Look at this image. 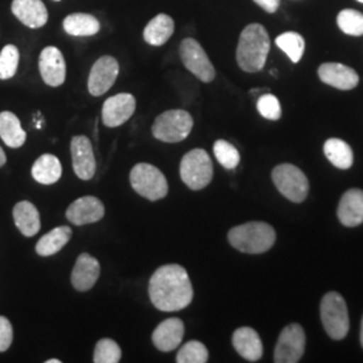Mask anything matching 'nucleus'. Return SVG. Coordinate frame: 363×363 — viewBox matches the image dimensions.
Returning a JSON list of instances; mask_svg holds the SVG:
<instances>
[{
	"label": "nucleus",
	"instance_id": "f257e3e1",
	"mask_svg": "<svg viewBox=\"0 0 363 363\" xmlns=\"http://www.w3.org/2000/svg\"><path fill=\"white\" fill-rule=\"evenodd\" d=\"M152 304L159 311H181L191 304L194 291L187 271L178 264L157 268L148 286Z\"/></svg>",
	"mask_w": 363,
	"mask_h": 363
},
{
	"label": "nucleus",
	"instance_id": "f03ea898",
	"mask_svg": "<svg viewBox=\"0 0 363 363\" xmlns=\"http://www.w3.org/2000/svg\"><path fill=\"white\" fill-rule=\"evenodd\" d=\"M271 50V39L265 27L252 23L240 35L237 46V62L247 73L259 72L267 62Z\"/></svg>",
	"mask_w": 363,
	"mask_h": 363
},
{
	"label": "nucleus",
	"instance_id": "7ed1b4c3",
	"mask_svg": "<svg viewBox=\"0 0 363 363\" xmlns=\"http://www.w3.org/2000/svg\"><path fill=\"white\" fill-rule=\"evenodd\" d=\"M230 245L247 255L268 252L276 242V232L267 222H247L230 229L228 234Z\"/></svg>",
	"mask_w": 363,
	"mask_h": 363
},
{
	"label": "nucleus",
	"instance_id": "20e7f679",
	"mask_svg": "<svg viewBox=\"0 0 363 363\" xmlns=\"http://www.w3.org/2000/svg\"><path fill=\"white\" fill-rule=\"evenodd\" d=\"M193 125L194 120L187 111L171 109L156 117L152 135L164 143H179L190 135Z\"/></svg>",
	"mask_w": 363,
	"mask_h": 363
},
{
	"label": "nucleus",
	"instance_id": "39448f33",
	"mask_svg": "<svg viewBox=\"0 0 363 363\" xmlns=\"http://www.w3.org/2000/svg\"><path fill=\"white\" fill-rule=\"evenodd\" d=\"M320 318L328 337L340 340L349 334L350 319L347 306L345 298L337 292H328L322 298Z\"/></svg>",
	"mask_w": 363,
	"mask_h": 363
},
{
	"label": "nucleus",
	"instance_id": "423d86ee",
	"mask_svg": "<svg viewBox=\"0 0 363 363\" xmlns=\"http://www.w3.org/2000/svg\"><path fill=\"white\" fill-rule=\"evenodd\" d=\"M130 181L132 189L150 201H159L169 194L166 177L150 163H139L130 169Z\"/></svg>",
	"mask_w": 363,
	"mask_h": 363
},
{
	"label": "nucleus",
	"instance_id": "0eeeda50",
	"mask_svg": "<svg viewBox=\"0 0 363 363\" xmlns=\"http://www.w3.org/2000/svg\"><path fill=\"white\" fill-rule=\"evenodd\" d=\"M179 172L182 181L189 189L202 190L213 181V162L205 150L195 148L183 156Z\"/></svg>",
	"mask_w": 363,
	"mask_h": 363
},
{
	"label": "nucleus",
	"instance_id": "6e6552de",
	"mask_svg": "<svg viewBox=\"0 0 363 363\" xmlns=\"http://www.w3.org/2000/svg\"><path fill=\"white\" fill-rule=\"evenodd\" d=\"M272 179L276 189L291 202L300 203L308 195L310 183L306 174L291 163H283L274 167Z\"/></svg>",
	"mask_w": 363,
	"mask_h": 363
},
{
	"label": "nucleus",
	"instance_id": "1a4fd4ad",
	"mask_svg": "<svg viewBox=\"0 0 363 363\" xmlns=\"http://www.w3.org/2000/svg\"><path fill=\"white\" fill-rule=\"evenodd\" d=\"M179 54L184 67L198 79L202 82H211L216 78V69L198 40L193 38L183 39Z\"/></svg>",
	"mask_w": 363,
	"mask_h": 363
},
{
	"label": "nucleus",
	"instance_id": "9d476101",
	"mask_svg": "<svg viewBox=\"0 0 363 363\" xmlns=\"http://www.w3.org/2000/svg\"><path fill=\"white\" fill-rule=\"evenodd\" d=\"M306 350V333L298 323L286 325L274 347V362L298 363Z\"/></svg>",
	"mask_w": 363,
	"mask_h": 363
},
{
	"label": "nucleus",
	"instance_id": "9b49d317",
	"mask_svg": "<svg viewBox=\"0 0 363 363\" xmlns=\"http://www.w3.org/2000/svg\"><path fill=\"white\" fill-rule=\"evenodd\" d=\"M118 62L111 55L99 58L91 66V74L88 79V89L91 96L99 97L109 91L116 82L118 76Z\"/></svg>",
	"mask_w": 363,
	"mask_h": 363
},
{
	"label": "nucleus",
	"instance_id": "f8f14e48",
	"mask_svg": "<svg viewBox=\"0 0 363 363\" xmlns=\"http://www.w3.org/2000/svg\"><path fill=\"white\" fill-rule=\"evenodd\" d=\"M136 109V100L130 93H118L109 97L101 111L103 123L109 128H116L130 120Z\"/></svg>",
	"mask_w": 363,
	"mask_h": 363
},
{
	"label": "nucleus",
	"instance_id": "ddd939ff",
	"mask_svg": "<svg viewBox=\"0 0 363 363\" xmlns=\"http://www.w3.org/2000/svg\"><path fill=\"white\" fill-rule=\"evenodd\" d=\"M73 169L79 179L91 181L96 174V157L89 138L78 135L70 143Z\"/></svg>",
	"mask_w": 363,
	"mask_h": 363
},
{
	"label": "nucleus",
	"instance_id": "4468645a",
	"mask_svg": "<svg viewBox=\"0 0 363 363\" xmlns=\"http://www.w3.org/2000/svg\"><path fill=\"white\" fill-rule=\"evenodd\" d=\"M39 72L45 84L57 88L66 79V62L60 49L54 46L45 48L39 55Z\"/></svg>",
	"mask_w": 363,
	"mask_h": 363
},
{
	"label": "nucleus",
	"instance_id": "2eb2a0df",
	"mask_svg": "<svg viewBox=\"0 0 363 363\" xmlns=\"http://www.w3.org/2000/svg\"><path fill=\"white\" fill-rule=\"evenodd\" d=\"M105 208L103 202L91 195L81 196L76 199L67 210L66 218L76 226H84L103 220Z\"/></svg>",
	"mask_w": 363,
	"mask_h": 363
},
{
	"label": "nucleus",
	"instance_id": "dca6fc26",
	"mask_svg": "<svg viewBox=\"0 0 363 363\" xmlns=\"http://www.w3.org/2000/svg\"><path fill=\"white\" fill-rule=\"evenodd\" d=\"M318 74L322 82L339 91H351L359 82V76L352 67L337 62H327L319 66Z\"/></svg>",
	"mask_w": 363,
	"mask_h": 363
},
{
	"label": "nucleus",
	"instance_id": "f3484780",
	"mask_svg": "<svg viewBox=\"0 0 363 363\" xmlns=\"http://www.w3.org/2000/svg\"><path fill=\"white\" fill-rule=\"evenodd\" d=\"M100 272L101 267L97 259L88 253H81L72 272V284L79 292H86L96 286Z\"/></svg>",
	"mask_w": 363,
	"mask_h": 363
},
{
	"label": "nucleus",
	"instance_id": "a211bd4d",
	"mask_svg": "<svg viewBox=\"0 0 363 363\" xmlns=\"http://www.w3.org/2000/svg\"><path fill=\"white\" fill-rule=\"evenodd\" d=\"M337 218L347 228L363 223V190L351 189L343 194L337 206Z\"/></svg>",
	"mask_w": 363,
	"mask_h": 363
},
{
	"label": "nucleus",
	"instance_id": "6ab92c4d",
	"mask_svg": "<svg viewBox=\"0 0 363 363\" xmlns=\"http://www.w3.org/2000/svg\"><path fill=\"white\" fill-rule=\"evenodd\" d=\"M184 335V325L179 318H169L157 325L152 334V342L160 351L175 350L181 346Z\"/></svg>",
	"mask_w": 363,
	"mask_h": 363
},
{
	"label": "nucleus",
	"instance_id": "aec40b11",
	"mask_svg": "<svg viewBox=\"0 0 363 363\" xmlns=\"http://www.w3.org/2000/svg\"><path fill=\"white\" fill-rule=\"evenodd\" d=\"M11 10L13 15L30 28H40L49 19L48 9L42 0H13Z\"/></svg>",
	"mask_w": 363,
	"mask_h": 363
},
{
	"label": "nucleus",
	"instance_id": "412c9836",
	"mask_svg": "<svg viewBox=\"0 0 363 363\" xmlns=\"http://www.w3.org/2000/svg\"><path fill=\"white\" fill-rule=\"evenodd\" d=\"M234 349L235 351L249 362H257L262 357L264 347L259 335L256 330L250 327H241L234 331L233 337Z\"/></svg>",
	"mask_w": 363,
	"mask_h": 363
},
{
	"label": "nucleus",
	"instance_id": "4be33fe9",
	"mask_svg": "<svg viewBox=\"0 0 363 363\" xmlns=\"http://www.w3.org/2000/svg\"><path fill=\"white\" fill-rule=\"evenodd\" d=\"M13 222L21 233L26 237H33L40 230V218L38 208L31 202L22 201L15 205L13 211Z\"/></svg>",
	"mask_w": 363,
	"mask_h": 363
},
{
	"label": "nucleus",
	"instance_id": "5701e85b",
	"mask_svg": "<svg viewBox=\"0 0 363 363\" xmlns=\"http://www.w3.org/2000/svg\"><path fill=\"white\" fill-rule=\"evenodd\" d=\"M31 174L33 178L40 184H54L62 177V164L57 156L43 154L35 160Z\"/></svg>",
	"mask_w": 363,
	"mask_h": 363
},
{
	"label": "nucleus",
	"instance_id": "b1692460",
	"mask_svg": "<svg viewBox=\"0 0 363 363\" xmlns=\"http://www.w3.org/2000/svg\"><path fill=\"white\" fill-rule=\"evenodd\" d=\"M174 30L172 18L166 13H159L144 28V40L151 46H162L171 38Z\"/></svg>",
	"mask_w": 363,
	"mask_h": 363
},
{
	"label": "nucleus",
	"instance_id": "393cba45",
	"mask_svg": "<svg viewBox=\"0 0 363 363\" xmlns=\"http://www.w3.org/2000/svg\"><path fill=\"white\" fill-rule=\"evenodd\" d=\"M0 138L10 148H19L26 142V132L13 112L4 111L0 113Z\"/></svg>",
	"mask_w": 363,
	"mask_h": 363
},
{
	"label": "nucleus",
	"instance_id": "a878e982",
	"mask_svg": "<svg viewBox=\"0 0 363 363\" xmlns=\"http://www.w3.org/2000/svg\"><path fill=\"white\" fill-rule=\"evenodd\" d=\"M64 30L73 37H91L100 31V22L91 13H70L64 19Z\"/></svg>",
	"mask_w": 363,
	"mask_h": 363
},
{
	"label": "nucleus",
	"instance_id": "bb28decb",
	"mask_svg": "<svg viewBox=\"0 0 363 363\" xmlns=\"http://www.w3.org/2000/svg\"><path fill=\"white\" fill-rule=\"evenodd\" d=\"M72 238V229L69 226H58L54 228L52 232L45 234L38 242L35 250L39 256L49 257L58 253Z\"/></svg>",
	"mask_w": 363,
	"mask_h": 363
},
{
	"label": "nucleus",
	"instance_id": "cd10ccee",
	"mask_svg": "<svg viewBox=\"0 0 363 363\" xmlns=\"http://www.w3.org/2000/svg\"><path fill=\"white\" fill-rule=\"evenodd\" d=\"M325 155L337 169H350L354 154L350 145L340 139H328L325 143Z\"/></svg>",
	"mask_w": 363,
	"mask_h": 363
},
{
	"label": "nucleus",
	"instance_id": "c85d7f7f",
	"mask_svg": "<svg viewBox=\"0 0 363 363\" xmlns=\"http://www.w3.org/2000/svg\"><path fill=\"white\" fill-rule=\"evenodd\" d=\"M276 45H277V48H280L283 52H286L294 64H298V61L301 60V57L304 54V49H306L304 38L295 31H286V33L280 34L276 38Z\"/></svg>",
	"mask_w": 363,
	"mask_h": 363
},
{
	"label": "nucleus",
	"instance_id": "c756f323",
	"mask_svg": "<svg viewBox=\"0 0 363 363\" xmlns=\"http://www.w3.org/2000/svg\"><path fill=\"white\" fill-rule=\"evenodd\" d=\"M121 359V349L113 339L103 337L97 342L93 354L94 363H117Z\"/></svg>",
	"mask_w": 363,
	"mask_h": 363
},
{
	"label": "nucleus",
	"instance_id": "7c9ffc66",
	"mask_svg": "<svg viewBox=\"0 0 363 363\" xmlns=\"http://www.w3.org/2000/svg\"><path fill=\"white\" fill-rule=\"evenodd\" d=\"M208 361V349L202 342L198 340H190L183 345L177 355L178 363H206Z\"/></svg>",
	"mask_w": 363,
	"mask_h": 363
},
{
	"label": "nucleus",
	"instance_id": "2f4dec72",
	"mask_svg": "<svg viewBox=\"0 0 363 363\" xmlns=\"http://www.w3.org/2000/svg\"><path fill=\"white\" fill-rule=\"evenodd\" d=\"M337 26L347 35H363V13L351 9L343 10L337 15Z\"/></svg>",
	"mask_w": 363,
	"mask_h": 363
},
{
	"label": "nucleus",
	"instance_id": "473e14b6",
	"mask_svg": "<svg viewBox=\"0 0 363 363\" xmlns=\"http://www.w3.org/2000/svg\"><path fill=\"white\" fill-rule=\"evenodd\" d=\"M214 155L216 159L220 162V166L225 169H233L240 164L241 156L238 150L234 147L233 144L226 142V140H217L214 143Z\"/></svg>",
	"mask_w": 363,
	"mask_h": 363
},
{
	"label": "nucleus",
	"instance_id": "72a5a7b5",
	"mask_svg": "<svg viewBox=\"0 0 363 363\" xmlns=\"http://www.w3.org/2000/svg\"><path fill=\"white\" fill-rule=\"evenodd\" d=\"M19 50L13 45H7L0 52V79H10L18 72Z\"/></svg>",
	"mask_w": 363,
	"mask_h": 363
},
{
	"label": "nucleus",
	"instance_id": "f704fd0d",
	"mask_svg": "<svg viewBox=\"0 0 363 363\" xmlns=\"http://www.w3.org/2000/svg\"><path fill=\"white\" fill-rule=\"evenodd\" d=\"M257 111L259 115L268 120H279L281 117V105L276 96L271 93L262 94L257 100Z\"/></svg>",
	"mask_w": 363,
	"mask_h": 363
},
{
	"label": "nucleus",
	"instance_id": "c9c22d12",
	"mask_svg": "<svg viewBox=\"0 0 363 363\" xmlns=\"http://www.w3.org/2000/svg\"><path fill=\"white\" fill-rule=\"evenodd\" d=\"M13 325L4 316H0V352L7 351L13 343Z\"/></svg>",
	"mask_w": 363,
	"mask_h": 363
},
{
	"label": "nucleus",
	"instance_id": "e433bc0d",
	"mask_svg": "<svg viewBox=\"0 0 363 363\" xmlns=\"http://www.w3.org/2000/svg\"><path fill=\"white\" fill-rule=\"evenodd\" d=\"M253 1L256 4H259L264 11L269 13L277 11V9L280 6V0H253Z\"/></svg>",
	"mask_w": 363,
	"mask_h": 363
},
{
	"label": "nucleus",
	"instance_id": "4c0bfd02",
	"mask_svg": "<svg viewBox=\"0 0 363 363\" xmlns=\"http://www.w3.org/2000/svg\"><path fill=\"white\" fill-rule=\"evenodd\" d=\"M6 162H7V156L4 154L3 148L0 147V167H3L6 164Z\"/></svg>",
	"mask_w": 363,
	"mask_h": 363
},
{
	"label": "nucleus",
	"instance_id": "58836bf2",
	"mask_svg": "<svg viewBox=\"0 0 363 363\" xmlns=\"http://www.w3.org/2000/svg\"><path fill=\"white\" fill-rule=\"evenodd\" d=\"M46 363H61V361L60 359H48Z\"/></svg>",
	"mask_w": 363,
	"mask_h": 363
},
{
	"label": "nucleus",
	"instance_id": "ea45409f",
	"mask_svg": "<svg viewBox=\"0 0 363 363\" xmlns=\"http://www.w3.org/2000/svg\"><path fill=\"white\" fill-rule=\"evenodd\" d=\"M361 345H362V347H363V319H362V325H361Z\"/></svg>",
	"mask_w": 363,
	"mask_h": 363
},
{
	"label": "nucleus",
	"instance_id": "a19ab883",
	"mask_svg": "<svg viewBox=\"0 0 363 363\" xmlns=\"http://www.w3.org/2000/svg\"><path fill=\"white\" fill-rule=\"evenodd\" d=\"M271 74L274 76V77H277V72H276V70H271Z\"/></svg>",
	"mask_w": 363,
	"mask_h": 363
},
{
	"label": "nucleus",
	"instance_id": "79ce46f5",
	"mask_svg": "<svg viewBox=\"0 0 363 363\" xmlns=\"http://www.w3.org/2000/svg\"><path fill=\"white\" fill-rule=\"evenodd\" d=\"M358 1H359V3H363V0H358Z\"/></svg>",
	"mask_w": 363,
	"mask_h": 363
},
{
	"label": "nucleus",
	"instance_id": "37998d69",
	"mask_svg": "<svg viewBox=\"0 0 363 363\" xmlns=\"http://www.w3.org/2000/svg\"><path fill=\"white\" fill-rule=\"evenodd\" d=\"M54 1H60V0H54Z\"/></svg>",
	"mask_w": 363,
	"mask_h": 363
}]
</instances>
